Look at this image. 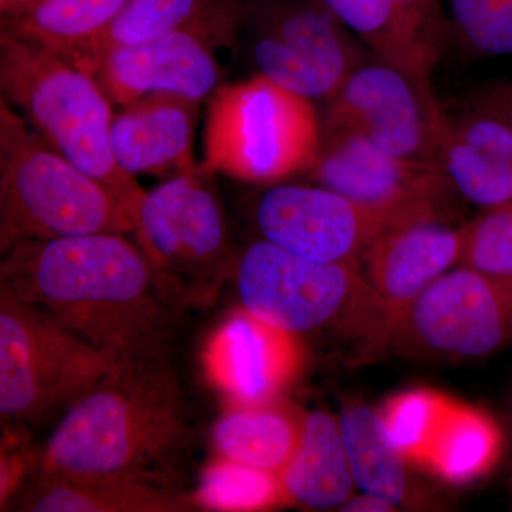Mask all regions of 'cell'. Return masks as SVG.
I'll list each match as a JSON object with an SVG mask.
<instances>
[{"instance_id":"cell-16","label":"cell","mask_w":512,"mask_h":512,"mask_svg":"<svg viewBox=\"0 0 512 512\" xmlns=\"http://www.w3.org/2000/svg\"><path fill=\"white\" fill-rule=\"evenodd\" d=\"M296 336L242 309L218 328L205 352L212 383L237 406L275 402L301 367Z\"/></svg>"},{"instance_id":"cell-23","label":"cell","mask_w":512,"mask_h":512,"mask_svg":"<svg viewBox=\"0 0 512 512\" xmlns=\"http://www.w3.org/2000/svg\"><path fill=\"white\" fill-rule=\"evenodd\" d=\"M353 480L362 493L382 498L394 508L409 503L407 458L394 443L382 413L352 404L339 417Z\"/></svg>"},{"instance_id":"cell-4","label":"cell","mask_w":512,"mask_h":512,"mask_svg":"<svg viewBox=\"0 0 512 512\" xmlns=\"http://www.w3.org/2000/svg\"><path fill=\"white\" fill-rule=\"evenodd\" d=\"M136 232L130 212L0 101V251L26 241Z\"/></svg>"},{"instance_id":"cell-32","label":"cell","mask_w":512,"mask_h":512,"mask_svg":"<svg viewBox=\"0 0 512 512\" xmlns=\"http://www.w3.org/2000/svg\"><path fill=\"white\" fill-rule=\"evenodd\" d=\"M342 511H372V512H386L393 511V505L386 503L382 498H377L375 495L363 493L360 497H350L345 504L340 508Z\"/></svg>"},{"instance_id":"cell-20","label":"cell","mask_w":512,"mask_h":512,"mask_svg":"<svg viewBox=\"0 0 512 512\" xmlns=\"http://www.w3.org/2000/svg\"><path fill=\"white\" fill-rule=\"evenodd\" d=\"M197 500L174 485L124 477L69 476L33 468L20 495L30 512H184Z\"/></svg>"},{"instance_id":"cell-10","label":"cell","mask_w":512,"mask_h":512,"mask_svg":"<svg viewBox=\"0 0 512 512\" xmlns=\"http://www.w3.org/2000/svg\"><path fill=\"white\" fill-rule=\"evenodd\" d=\"M258 74L306 97L332 100L367 62L360 40L320 0H244Z\"/></svg>"},{"instance_id":"cell-14","label":"cell","mask_w":512,"mask_h":512,"mask_svg":"<svg viewBox=\"0 0 512 512\" xmlns=\"http://www.w3.org/2000/svg\"><path fill=\"white\" fill-rule=\"evenodd\" d=\"M308 171L320 187L372 207L444 202L453 188L440 168L392 156L345 128L322 130Z\"/></svg>"},{"instance_id":"cell-28","label":"cell","mask_w":512,"mask_h":512,"mask_svg":"<svg viewBox=\"0 0 512 512\" xmlns=\"http://www.w3.org/2000/svg\"><path fill=\"white\" fill-rule=\"evenodd\" d=\"M451 36L480 56L512 55V0H444Z\"/></svg>"},{"instance_id":"cell-2","label":"cell","mask_w":512,"mask_h":512,"mask_svg":"<svg viewBox=\"0 0 512 512\" xmlns=\"http://www.w3.org/2000/svg\"><path fill=\"white\" fill-rule=\"evenodd\" d=\"M190 441L187 394L170 356L121 362L63 413L36 467L178 487Z\"/></svg>"},{"instance_id":"cell-3","label":"cell","mask_w":512,"mask_h":512,"mask_svg":"<svg viewBox=\"0 0 512 512\" xmlns=\"http://www.w3.org/2000/svg\"><path fill=\"white\" fill-rule=\"evenodd\" d=\"M0 87L2 99L18 107L57 153L103 185L137 227L147 191L117 161L111 143V100L96 77L45 47L2 30Z\"/></svg>"},{"instance_id":"cell-15","label":"cell","mask_w":512,"mask_h":512,"mask_svg":"<svg viewBox=\"0 0 512 512\" xmlns=\"http://www.w3.org/2000/svg\"><path fill=\"white\" fill-rule=\"evenodd\" d=\"M377 60L436 99L433 74L451 37L444 0H320Z\"/></svg>"},{"instance_id":"cell-17","label":"cell","mask_w":512,"mask_h":512,"mask_svg":"<svg viewBox=\"0 0 512 512\" xmlns=\"http://www.w3.org/2000/svg\"><path fill=\"white\" fill-rule=\"evenodd\" d=\"M464 239L466 227L429 220L393 229L367 249L360 265L389 319L390 335L421 293L460 264Z\"/></svg>"},{"instance_id":"cell-33","label":"cell","mask_w":512,"mask_h":512,"mask_svg":"<svg viewBox=\"0 0 512 512\" xmlns=\"http://www.w3.org/2000/svg\"><path fill=\"white\" fill-rule=\"evenodd\" d=\"M42 0H0V12L2 19L13 18L20 13L26 12Z\"/></svg>"},{"instance_id":"cell-5","label":"cell","mask_w":512,"mask_h":512,"mask_svg":"<svg viewBox=\"0 0 512 512\" xmlns=\"http://www.w3.org/2000/svg\"><path fill=\"white\" fill-rule=\"evenodd\" d=\"M242 309L299 336L335 330L367 352L389 345L390 322L359 264L319 262L258 241L239 256Z\"/></svg>"},{"instance_id":"cell-13","label":"cell","mask_w":512,"mask_h":512,"mask_svg":"<svg viewBox=\"0 0 512 512\" xmlns=\"http://www.w3.org/2000/svg\"><path fill=\"white\" fill-rule=\"evenodd\" d=\"M447 116L396 67L367 60L329 100L322 130H352L386 153L439 167Z\"/></svg>"},{"instance_id":"cell-21","label":"cell","mask_w":512,"mask_h":512,"mask_svg":"<svg viewBox=\"0 0 512 512\" xmlns=\"http://www.w3.org/2000/svg\"><path fill=\"white\" fill-rule=\"evenodd\" d=\"M279 480L292 503L313 510L342 507L356 484L339 421L326 412L303 416L298 447Z\"/></svg>"},{"instance_id":"cell-27","label":"cell","mask_w":512,"mask_h":512,"mask_svg":"<svg viewBox=\"0 0 512 512\" xmlns=\"http://www.w3.org/2000/svg\"><path fill=\"white\" fill-rule=\"evenodd\" d=\"M197 3L198 0H130L116 22L94 43L80 69L94 76L107 52L163 35L180 25Z\"/></svg>"},{"instance_id":"cell-26","label":"cell","mask_w":512,"mask_h":512,"mask_svg":"<svg viewBox=\"0 0 512 512\" xmlns=\"http://www.w3.org/2000/svg\"><path fill=\"white\" fill-rule=\"evenodd\" d=\"M195 500L210 510L256 511L284 503L286 495L278 474L220 457L202 473Z\"/></svg>"},{"instance_id":"cell-34","label":"cell","mask_w":512,"mask_h":512,"mask_svg":"<svg viewBox=\"0 0 512 512\" xmlns=\"http://www.w3.org/2000/svg\"><path fill=\"white\" fill-rule=\"evenodd\" d=\"M511 483H512V478H511Z\"/></svg>"},{"instance_id":"cell-30","label":"cell","mask_w":512,"mask_h":512,"mask_svg":"<svg viewBox=\"0 0 512 512\" xmlns=\"http://www.w3.org/2000/svg\"><path fill=\"white\" fill-rule=\"evenodd\" d=\"M458 265L512 278V204L491 208L466 225Z\"/></svg>"},{"instance_id":"cell-11","label":"cell","mask_w":512,"mask_h":512,"mask_svg":"<svg viewBox=\"0 0 512 512\" xmlns=\"http://www.w3.org/2000/svg\"><path fill=\"white\" fill-rule=\"evenodd\" d=\"M444 202L372 207L323 187L276 185L256 205L266 241L319 262L359 264L367 249L393 229L441 220Z\"/></svg>"},{"instance_id":"cell-12","label":"cell","mask_w":512,"mask_h":512,"mask_svg":"<svg viewBox=\"0 0 512 512\" xmlns=\"http://www.w3.org/2000/svg\"><path fill=\"white\" fill-rule=\"evenodd\" d=\"M389 345L407 355L461 360L512 346V278L460 265L397 320Z\"/></svg>"},{"instance_id":"cell-19","label":"cell","mask_w":512,"mask_h":512,"mask_svg":"<svg viewBox=\"0 0 512 512\" xmlns=\"http://www.w3.org/2000/svg\"><path fill=\"white\" fill-rule=\"evenodd\" d=\"M439 167L468 201L487 210L512 204V128L476 110L447 117Z\"/></svg>"},{"instance_id":"cell-24","label":"cell","mask_w":512,"mask_h":512,"mask_svg":"<svg viewBox=\"0 0 512 512\" xmlns=\"http://www.w3.org/2000/svg\"><path fill=\"white\" fill-rule=\"evenodd\" d=\"M302 419L274 402L235 406L215 426V448L225 460L279 476L298 447Z\"/></svg>"},{"instance_id":"cell-1","label":"cell","mask_w":512,"mask_h":512,"mask_svg":"<svg viewBox=\"0 0 512 512\" xmlns=\"http://www.w3.org/2000/svg\"><path fill=\"white\" fill-rule=\"evenodd\" d=\"M0 264V293L29 302L117 363L168 356L177 309L126 235L20 242Z\"/></svg>"},{"instance_id":"cell-22","label":"cell","mask_w":512,"mask_h":512,"mask_svg":"<svg viewBox=\"0 0 512 512\" xmlns=\"http://www.w3.org/2000/svg\"><path fill=\"white\" fill-rule=\"evenodd\" d=\"M130 0H42L2 19V30L45 47L82 67L94 43L116 22Z\"/></svg>"},{"instance_id":"cell-8","label":"cell","mask_w":512,"mask_h":512,"mask_svg":"<svg viewBox=\"0 0 512 512\" xmlns=\"http://www.w3.org/2000/svg\"><path fill=\"white\" fill-rule=\"evenodd\" d=\"M320 141L312 100L256 74L212 93L201 165L251 183H278L309 170Z\"/></svg>"},{"instance_id":"cell-7","label":"cell","mask_w":512,"mask_h":512,"mask_svg":"<svg viewBox=\"0 0 512 512\" xmlns=\"http://www.w3.org/2000/svg\"><path fill=\"white\" fill-rule=\"evenodd\" d=\"M116 365L49 312L0 293L3 426H33L66 412Z\"/></svg>"},{"instance_id":"cell-25","label":"cell","mask_w":512,"mask_h":512,"mask_svg":"<svg viewBox=\"0 0 512 512\" xmlns=\"http://www.w3.org/2000/svg\"><path fill=\"white\" fill-rule=\"evenodd\" d=\"M503 446L493 417L451 402L423 464L448 483H470L497 464Z\"/></svg>"},{"instance_id":"cell-31","label":"cell","mask_w":512,"mask_h":512,"mask_svg":"<svg viewBox=\"0 0 512 512\" xmlns=\"http://www.w3.org/2000/svg\"><path fill=\"white\" fill-rule=\"evenodd\" d=\"M474 110L504 121L512 128V84L488 87L474 97Z\"/></svg>"},{"instance_id":"cell-6","label":"cell","mask_w":512,"mask_h":512,"mask_svg":"<svg viewBox=\"0 0 512 512\" xmlns=\"http://www.w3.org/2000/svg\"><path fill=\"white\" fill-rule=\"evenodd\" d=\"M212 171L195 165L147 192L136 227L158 288L173 308H202L234 275L232 249Z\"/></svg>"},{"instance_id":"cell-9","label":"cell","mask_w":512,"mask_h":512,"mask_svg":"<svg viewBox=\"0 0 512 512\" xmlns=\"http://www.w3.org/2000/svg\"><path fill=\"white\" fill-rule=\"evenodd\" d=\"M244 0H198L175 28L101 57L94 77L113 103L151 93L202 101L221 86L244 30Z\"/></svg>"},{"instance_id":"cell-29","label":"cell","mask_w":512,"mask_h":512,"mask_svg":"<svg viewBox=\"0 0 512 512\" xmlns=\"http://www.w3.org/2000/svg\"><path fill=\"white\" fill-rule=\"evenodd\" d=\"M450 403L439 393L417 389L399 394L386 404L384 423L409 460L423 464Z\"/></svg>"},{"instance_id":"cell-18","label":"cell","mask_w":512,"mask_h":512,"mask_svg":"<svg viewBox=\"0 0 512 512\" xmlns=\"http://www.w3.org/2000/svg\"><path fill=\"white\" fill-rule=\"evenodd\" d=\"M201 101L151 93L124 106L111 124L117 161L128 174H180L192 160Z\"/></svg>"}]
</instances>
